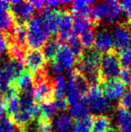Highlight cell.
<instances>
[{
  "instance_id": "e0dca14e",
  "label": "cell",
  "mask_w": 131,
  "mask_h": 132,
  "mask_svg": "<svg viewBox=\"0 0 131 132\" xmlns=\"http://www.w3.org/2000/svg\"><path fill=\"white\" fill-rule=\"evenodd\" d=\"M86 104L89 105V109L95 113V114H100V113L107 112L110 108L109 100L105 98L104 95L95 98L86 99Z\"/></svg>"
},
{
  "instance_id": "52a82bcc",
  "label": "cell",
  "mask_w": 131,
  "mask_h": 132,
  "mask_svg": "<svg viewBox=\"0 0 131 132\" xmlns=\"http://www.w3.org/2000/svg\"><path fill=\"white\" fill-rule=\"evenodd\" d=\"M33 98L37 102H53L54 100V79L49 78L46 80L33 85Z\"/></svg>"
},
{
  "instance_id": "9a60e30c",
  "label": "cell",
  "mask_w": 131,
  "mask_h": 132,
  "mask_svg": "<svg viewBox=\"0 0 131 132\" xmlns=\"http://www.w3.org/2000/svg\"><path fill=\"white\" fill-rule=\"evenodd\" d=\"M1 68L8 75V76L13 83L24 71V63H23V61L21 60L9 59L8 60L5 61L3 64Z\"/></svg>"
},
{
  "instance_id": "2e32d148",
  "label": "cell",
  "mask_w": 131,
  "mask_h": 132,
  "mask_svg": "<svg viewBox=\"0 0 131 132\" xmlns=\"http://www.w3.org/2000/svg\"><path fill=\"white\" fill-rule=\"evenodd\" d=\"M91 129L93 132H113L111 120L104 114H93L91 116Z\"/></svg>"
},
{
  "instance_id": "f1b7e54d",
  "label": "cell",
  "mask_w": 131,
  "mask_h": 132,
  "mask_svg": "<svg viewBox=\"0 0 131 132\" xmlns=\"http://www.w3.org/2000/svg\"><path fill=\"white\" fill-rule=\"evenodd\" d=\"M91 131V116L75 120L73 126V132H89Z\"/></svg>"
},
{
  "instance_id": "d6986e66",
  "label": "cell",
  "mask_w": 131,
  "mask_h": 132,
  "mask_svg": "<svg viewBox=\"0 0 131 132\" xmlns=\"http://www.w3.org/2000/svg\"><path fill=\"white\" fill-rule=\"evenodd\" d=\"M61 48V44L57 39H51L43 45L42 53L45 60L48 62H53L55 60L56 56Z\"/></svg>"
},
{
  "instance_id": "ffe728a7",
  "label": "cell",
  "mask_w": 131,
  "mask_h": 132,
  "mask_svg": "<svg viewBox=\"0 0 131 132\" xmlns=\"http://www.w3.org/2000/svg\"><path fill=\"white\" fill-rule=\"evenodd\" d=\"M94 1H86V0H79V1L71 2L72 5V14L74 17H90L91 5L94 4Z\"/></svg>"
},
{
  "instance_id": "836d02e7",
  "label": "cell",
  "mask_w": 131,
  "mask_h": 132,
  "mask_svg": "<svg viewBox=\"0 0 131 132\" xmlns=\"http://www.w3.org/2000/svg\"><path fill=\"white\" fill-rule=\"evenodd\" d=\"M14 124L8 117L3 118L0 120V132H14Z\"/></svg>"
},
{
  "instance_id": "d590c367",
  "label": "cell",
  "mask_w": 131,
  "mask_h": 132,
  "mask_svg": "<svg viewBox=\"0 0 131 132\" xmlns=\"http://www.w3.org/2000/svg\"><path fill=\"white\" fill-rule=\"evenodd\" d=\"M120 3H121L123 10L125 12L127 22L129 25H131V1H124Z\"/></svg>"
},
{
  "instance_id": "ac0fdd59",
  "label": "cell",
  "mask_w": 131,
  "mask_h": 132,
  "mask_svg": "<svg viewBox=\"0 0 131 132\" xmlns=\"http://www.w3.org/2000/svg\"><path fill=\"white\" fill-rule=\"evenodd\" d=\"M97 25L94 23L90 17L76 16L73 19V33L81 34L89 29H94Z\"/></svg>"
},
{
  "instance_id": "7402d4cb",
  "label": "cell",
  "mask_w": 131,
  "mask_h": 132,
  "mask_svg": "<svg viewBox=\"0 0 131 132\" xmlns=\"http://www.w3.org/2000/svg\"><path fill=\"white\" fill-rule=\"evenodd\" d=\"M65 44H67L68 48L73 52L74 56L76 57V60H78V59L81 57V55L84 53V50L82 46L80 40H79V38L77 36V34H75L72 32V34L69 35V37L68 38V39Z\"/></svg>"
},
{
  "instance_id": "6da1fadb",
  "label": "cell",
  "mask_w": 131,
  "mask_h": 132,
  "mask_svg": "<svg viewBox=\"0 0 131 132\" xmlns=\"http://www.w3.org/2000/svg\"><path fill=\"white\" fill-rule=\"evenodd\" d=\"M120 70L121 63L118 50L113 48L112 50L101 54L99 73L102 83L108 79L117 78L119 75Z\"/></svg>"
},
{
  "instance_id": "4fadbf2b",
  "label": "cell",
  "mask_w": 131,
  "mask_h": 132,
  "mask_svg": "<svg viewBox=\"0 0 131 132\" xmlns=\"http://www.w3.org/2000/svg\"><path fill=\"white\" fill-rule=\"evenodd\" d=\"M54 61H56L63 69L69 70L74 65H76L77 60L73 52L68 48V46L64 45L61 46Z\"/></svg>"
},
{
  "instance_id": "3957f363",
  "label": "cell",
  "mask_w": 131,
  "mask_h": 132,
  "mask_svg": "<svg viewBox=\"0 0 131 132\" xmlns=\"http://www.w3.org/2000/svg\"><path fill=\"white\" fill-rule=\"evenodd\" d=\"M101 53L94 48L84 50L81 57L76 61L77 69L84 76L99 73Z\"/></svg>"
},
{
  "instance_id": "8fae6325",
  "label": "cell",
  "mask_w": 131,
  "mask_h": 132,
  "mask_svg": "<svg viewBox=\"0 0 131 132\" xmlns=\"http://www.w3.org/2000/svg\"><path fill=\"white\" fill-rule=\"evenodd\" d=\"M19 92V95H33V75L29 70L23 71L21 75L13 82Z\"/></svg>"
},
{
  "instance_id": "5b68a950",
  "label": "cell",
  "mask_w": 131,
  "mask_h": 132,
  "mask_svg": "<svg viewBox=\"0 0 131 132\" xmlns=\"http://www.w3.org/2000/svg\"><path fill=\"white\" fill-rule=\"evenodd\" d=\"M10 3V13L16 23H27L33 15L34 8L29 1L14 0Z\"/></svg>"
},
{
  "instance_id": "74e56055",
  "label": "cell",
  "mask_w": 131,
  "mask_h": 132,
  "mask_svg": "<svg viewBox=\"0 0 131 132\" xmlns=\"http://www.w3.org/2000/svg\"><path fill=\"white\" fill-rule=\"evenodd\" d=\"M8 38L5 33H0V56L8 50Z\"/></svg>"
},
{
  "instance_id": "4316f807",
  "label": "cell",
  "mask_w": 131,
  "mask_h": 132,
  "mask_svg": "<svg viewBox=\"0 0 131 132\" xmlns=\"http://www.w3.org/2000/svg\"><path fill=\"white\" fill-rule=\"evenodd\" d=\"M94 38H95V32L94 29H89L80 34V43L83 48L85 50H90L93 48L94 44Z\"/></svg>"
},
{
  "instance_id": "f546056e",
  "label": "cell",
  "mask_w": 131,
  "mask_h": 132,
  "mask_svg": "<svg viewBox=\"0 0 131 132\" xmlns=\"http://www.w3.org/2000/svg\"><path fill=\"white\" fill-rule=\"evenodd\" d=\"M53 123L52 120L46 118L40 117L37 120V132H52Z\"/></svg>"
},
{
  "instance_id": "7c38bea8",
  "label": "cell",
  "mask_w": 131,
  "mask_h": 132,
  "mask_svg": "<svg viewBox=\"0 0 131 132\" xmlns=\"http://www.w3.org/2000/svg\"><path fill=\"white\" fill-rule=\"evenodd\" d=\"M113 34L107 29H102L95 34L94 48V50L100 52H105L112 50L113 48Z\"/></svg>"
},
{
  "instance_id": "7a4b0ae2",
  "label": "cell",
  "mask_w": 131,
  "mask_h": 132,
  "mask_svg": "<svg viewBox=\"0 0 131 132\" xmlns=\"http://www.w3.org/2000/svg\"><path fill=\"white\" fill-rule=\"evenodd\" d=\"M49 37L39 17L35 16L27 22V46L31 50H39Z\"/></svg>"
},
{
  "instance_id": "ba28073f",
  "label": "cell",
  "mask_w": 131,
  "mask_h": 132,
  "mask_svg": "<svg viewBox=\"0 0 131 132\" xmlns=\"http://www.w3.org/2000/svg\"><path fill=\"white\" fill-rule=\"evenodd\" d=\"M61 13L62 10L51 9L49 8H45L41 11L39 18L42 21L44 29H46L49 35L58 32Z\"/></svg>"
},
{
  "instance_id": "44dd1931",
  "label": "cell",
  "mask_w": 131,
  "mask_h": 132,
  "mask_svg": "<svg viewBox=\"0 0 131 132\" xmlns=\"http://www.w3.org/2000/svg\"><path fill=\"white\" fill-rule=\"evenodd\" d=\"M109 2V14L106 21L109 23H119V20L121 19L124 10L122 9L121 3L117 1H108Z\"/></svg>"
},
{
  "instance_id": "8d00e7d4",
  "label": "cell",
  "mask_w": 131,
  "mask_h": 132,
  "mask_svg": "<svg viewBox=\"0 0 131 132\" xmlns=\"http://www.w3.org/2000/svg\"><path fill=\"white\" fill-rule=\"evenodd\" d=\"M54 104L55 106L58 110H66L68 109V102L66 97H64V98H60V99H55L54 100Z\"/></svg>"
},
{
  "instance_id": "83f0119b",
  "label": "cell",
  "mask_w": 131,
  "mask_h": 132,
  "mask_svg": "<svg viewBox=\"0 0 131 132\" xmlns=\"http://www.w3.org/2000/svg\"><path fill=\"white\" fill-rule=\"evenodd\" d=\"M41 110V117L46 118L52 120L53 117L55 116L57 112V108L55 106L54 101L49 102V103H41L40 105Z\"/></svg>"
},
{
  "instance_id": "60d3db41",
  "label": "cell",
  "mask_w": 131,
  "mask_h": 132,
  "mask_svg": "<svg viewBox=\"0 0 131 132\" xmlns=\"http://www.w3.org/2000/svg\"><path fill=\"white\" fill-rule=\"evenodd\" d=\"M14 132H22V131H21V130H20V129H19V130H15Z\"/></svg>"
},
{
  "instance_id": "603a6c76",
  "label": "cell",
  "mask_w": 131,
  "mask_h": 132,
  "mask_svg": "<svg viewBox=\"0 0 131 132\" xmlns=\"http://www.w3.org/2000/svg\"><path fill=\"white\" fill-rule=\"evenodd\" d=\"M69 113L72 118L75 120H81L89 117V107L85 102H79L70 106Z\"/></svg>"
},
{
  "instance_id": "484cf974",
  "label": "cell",
  "mask_w": 131,
  "mask_h": 132,
  "mask_svg": "<svg viewBox=\"0 0 131 132\" xmlns=\"http://www.w3.org/2000/svg\"><path fill=\"white\" fill-rule=\"evenodd\" d=\"M14 19L10 10L5 13H0V33H8L13 29Z\"/></svg>"
},
{
  "instance_id": "277c9868",
  "label": "cell",
  "mask_w": 131,
  "mask_h": 132,
  "mask_svg": "<svg viewBox=\"0 0 131 132\" xmlns=\"http://www.w3.org/2000/svg\"><path fill=\"white\" fill-rule=\"evenodd\" d=\"M127 22H119L113 29V39L115 48L117 50H123L129 48L131 45V29Z\"/></svg>"
},
{
  "instance_id": "4dcf8cb0",
  "label": "cell",
  "mask_w": 131,
  "mask_h": 132,
  "mask_svg": "<svg viewBox=\"0 0 131 132\" xmlns=\"http://www.w3.org/2000/svg\"><path fill=\"white\" fill-rule=\"evenodd\" d=\"M119 54V60L121 66L123 67H131V47L127 48L125 50H120Z\"/></svg>"
},
{
  "instance_id": "cb8c5ba5",
  "label": "cell",
  "mask_w": 131,
  "mask_h": 132,
  "mask_svg": "<svg viewBox=\"0 0 131 132\" xmlns=\"http://www.w3.org/2000/svg\"><path fill=\"white\" fill-rule=\"evenodd\" d=\"M72 125V119L66 114H59L54 122V129L58 132H66L70 129Z\"/></svg>"
},
{
  "instance_id": "ab89813d",
  "label": "cell",
  "mask_w": 131,
  "mask_h": 132,
  "mask_svg": "<svg viewBox=\"0 0 131 132\" xmlns=\"http://www.w3.org/2000/svg\"><path fill=\"white\" fill-rule=\"evenodd\" d=\"M10 10V3L8 1H0V13H5Z\"/></svg>"
},
{
  "instance_id": "d4e9b609",
  "label": "cell",
  "mask_w": 131,
  "mask_h": 132,
  "mask_svg": "<svg viewBox=\"0 0 131 132\" xmlns=\"http://www.w3.org/2000/svg\"><path fill=\"white\" fill-rule=\"evenodd\" d=\"M66 82L63 75H57L54 79V99H60L65 97Z\"/></svg>"
},
{
  "instance_id": "9c48e42d",
  "label": "cell",
  "mask_w": 131,
  "mask_h": 132,
  "mask_svg": "<svg viewBox=\"0 0 131 132\" xmlns=\"http://www.w3.org/2000/svg\"><path fill=\"white\" fill-rule=\"evenodd\" d=\"M45 59L40 50H29L26 51L23 63L30 73H35L45 67Z\"/></svg>"
},
{
  "instance_id": "b9f144b4",
  "label": "cell",
  "mask_w": 131,
  "mask_h": 132,
  "mask_svg": "<svg viewBox=\"0 0 131 132\" xmlns=\"http://www.w3.org/2000/svg\"><path fill=\"white\" fill-rule=\"evenodd\" d=\"M89 132H93V131H89Z\"/></svg>"
},
{
  "instance_id": "d6a6232c",
  "label": "cell",
  "mask_w": 131,
  "mask_h": 132,
  "mask_svg": "<svg viewBox=\"0 0 131 132\" xmlns=\"http://www.w3.org/2000/svg\"><path fill=\"white\" fill-rule=\"evenodd\" d=\"M12 80L9 79L8 75L4 72V70L0 67V93H3L11 85Z\"/></svg>"
},
{
  "instance_id": "e575fe53",
  "label": "cell",
  "mask_w": 131,
  "mask_h": 132,
  "mask_svg": "<svg viewBox=\"0 0 131 132\" xmlns=\"http://www.w3.org/2000/svg\"><path fill=\"white\" fill-rule=\"evenodd\" d=\"M119 106L131 112V88H129L128 91L125 93L124 96L120 99Z\"/></svg>"
},
{
  "instance_id": "1f68e13d",
  "label": "cell",
  "mask_w": 131,
  "mask_h": 132,
  "mask_svg": "<svg viewBox=\"0 0 131 132\" xmlns=\"http://www.w3.org/2000/svg\"><path fill=\"white\" fill-rule=\"evenodd\" d=\"M119 79L125 85V87L131 88V69L123 67L119 73Z\"/></svg>"
},
{
  "instance_id": "30bf717a",
  "label": "cell",
  "mask_w": 131,
  "mask_h": 132,
  "mask_svg": "<svg viewBox=\"0 0 131 132\" xmlns=\"http://www.w3.org/2000/svg\"><path fill=\"white\" fill-rule=\"evenodd\" d=\"M72 27H73V17H72L71 11L68 9L62 10L56 37L57 40L61 44L66 43L68 38L72 34Z\"/></svg>"
},
{
  "instance_id": "8992f818",
  "label": "cell",
  "mask_w": 131,
  "mask_h": 132,
  "mask_svg": "<svg viewBox=\"0 0 131 132\" xmlns=\"http://www.w3.org/2000/svg\"><path fill=\"white\" fill-rule=\"evenodd\" d=\"M101 90L107 100H120L125 95L126 87L119 79H111L105 80L100 85Z\"/></svg>"
},
{
  "instance_id": "f35d334b",
  "label": "cell",
  "mask_w": 131,
  "mask_h": 132,
  "mask_svg": "<svg viewBox=\"0 0 131 132\" xmlns=\"http://www.w3.org/2000/svg\"><path fill=\"white\" fill-rule=\"evenodd\" d=\"M31 4L33 5L34 9L39 10V11H42L44 9V5H45V2L41 1V0H35V1H29Z\"/></svg>"
},
{
  "instance_id": "5bb4252c",
  "label": "cell",
  "mask_w": 131,
  "mask_h": 132,
  "mask_svg": "<svg viewBox=\"0 0 131 132\" xmlns=\"http://www.w3.org/2000/svg\"><path fill=\"white\" fill-rule=\"evenodd\" d=\"M116 116V132H131V112L120 106H117Z\"/></svg>"
}]
</instances>
